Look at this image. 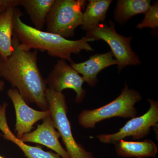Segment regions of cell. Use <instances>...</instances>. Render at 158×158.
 Segmentation results:
<instances>
[{"instance_id":"20","label":"cell","mask_w":158,"mask_h":158,"mask_svg":"<svg viewBox=\"0 0 158 158\" xmlns=\"http://www.w3.org/2000/svg\"><path fill=\"white\" fill-rule=\"evenodd\" d=\"M5 88V84L4 82L2 80H0V91H2ZM2 105H0V110L2 108Z\"/></svg>"},{"instance_id":"4","label":"cell","mask_w":158,"mask_h":158,"mask_svg":"<svg viewBox=\"0 0 158 158\" xmlns=\"http://www.w3.org/2000/svg\"><path fill=\"white\" fill-rule=\"evenodd\" d=\"M45 96L54 127L62 138L70 158H94L92 153L86 150L74 138L67 116L68 106L65 95L62 92L47 88Z\"/></svg>"},{"instance_id":"3","label":"cell","mask_w":158,"mask_h":158,"mask_svg":"<svg viewBox=\"0 0 158 158\" xmlns=\"http://www.w3.org/2000/svg\"><path fill=\"white\" fill-rule=\"evenodd\" d=\"M141 99L140 93L125 84L120 95L113 101L101 107L82 111L78 117L79 123L85 128L94 129L97 123L112 117L134 118L137 113L135 105Z\"/></svg>"},{"instance_id":"17","label":"cell","mask_w":158,"mask_h":158,"mask_svg":"<svg viewBox=\"0 0 158 158\" xmlns=\"http://www.w3.org/2000/svg\"><path fill=\"white\" fill-rule=\"evenodd\" d=\"M150 0H118L114 11V18L120 24L124 23L133 16L145 14L151 7Z\"/></svg>"},{"instance_id":"19","label":"cell","mask_w":158,"mask_h":158,"mask_svg":"<svg viewBox=\"0 0 158 158\" xmlns=\"http://www.w3.org/2000/svg\"><path fill=\"white\" fill-rule=\"evenodd\" d=\"M19 6V0H0V13L10 6Z\"/></svg>"},{"instance_id":"12","label":"cell","mask_w":158,"mask_h":158,"mask_svg":"<svg viewBox=\"0 0 158 158\" xmlns=\"http://www.w3.org/2000/svg\"><path fill=\"white\" fill-rule=\"evenodd\" d=\"M8 106L4 103L0 110V131L4 139L13 142L20 148L27 158H61L56 153L44 150L39 146L29 145L23 142L15 135L10 130L6 116V110Z\"/></svg>"},{"instance_id":"2","label":"cell","mask_w":158,"mask_h":158,"mask_svg":"<svg viewBox=\"0 0 158 158\" xmlns=\"http://www.w3.org/2000/svg\"><path fill=\"white\" fill-rule=\"evenodd\" d=\"M16 9L13 20V35L22 49L39 50L46 52L51 56L66 60L71 63L73 62L72 54L80 53L82 50H94L88 43L94 41L91 38L86 36L78 40H69L58 34L37 30L23 22L21 19L22 14Z\"/></svg>"},{"instance_id":"8","label":"cell","mask_w":158,"mask_h":158,"mask_svg":"<svg viewBox=\"0 0 158 158\" xmlns=\"http://www.w3.org/2000/svg\"><path fill=\"white\" fill-rule=\"evenodd\" d=\"M45 80L47 88L57 92H62L66 89L73 90L76 93L75 100L77 104L81 103L85 98L86 91L83 88L85 79L64 59L58 60Z\"/></svg>"},{"instance_id":"6","label":"cell","mask_w":158,"mask_h":158,"mask_svg":"<svg viewBox=\"0 0 158 158\" xmlns=\"http://www.w3.org/2000/svg\"><path fill=\"white\" fill-rule=\"evenodd\" d=\"M110 26L101 23L87 31L86 37L94 40H102L107 43L117 62L118 73L128 65L141 63L139 57L132 49L131 42L132 37H125L117 33L115 24L110 21Z\"/></svg>"},{"instance_id":"18","label":"cell","mask_w":158,"mask_h":158,"mask_svg":"<svg viewBox=\"0 0 158 158\" xmlns=\"http://www.w3.org/2000/svg\"><path fill=\"white\" fill-rule=\"evenodd\" d=\"M158 27V2H156L145 13L144 19L137 26V28H151L156 29Z\"/></svg>"},{"instance_id":"16","label":"cell","mask_w":158,"mask_h":158,"mask_svg":"<svg viewBox=\"0 0 158 158\" xmlns=\"http://www.w3.org/2000/svg\"><path fill=\"white\" fill-rule=\"evenodd\" d=\"M110 0H90L83 12L82 28L87 31L105 21Z\"/></svg>"},{"instance_id":"14","label":"cell","mask_w":158,"mask_h":158,"mask_svg":"<svg viewBox=\"0 0 158 158\" xmlns=\"http://www.w3.org/2000/svg\"><path fill=\"white\" fill-rule=\"evenodd\" d=\"M16 6H10L0 13V58L6 59L13 50L12 35Z\"/></svg>"},{"instance_id":"5","label":"cell","mask_w":158,"mask_h":158,"mask_svg":"<svg viewBox=\"0 0 158 158\" xmlns=\"http://www.w3.org/2000/svg\"><path fill=\"white\" fill-rule=\"evenodd\" d=\"M86 1L55 0L46 20V31L65 38L73 37L83 24L82 9Z\"/></svg>"},{"instance_id":"10","label":"cell","mask_w":158,"mask_h":158,"mask_svg":"<svg viewBox=\"0 0 158 158\" xmlns=\"http://www.w3.org/2000/svg\"><path fill=\"white\" fill-rule=\"evenodd\" d=\"M59 133L54 127L50 115L43 119L36 129L27 133L20 139L23 142L37 143L52 150L61 158H70L66 150L61 145Z\"/></svg>"},{"instance_id":"13","label":"cell","mask_w":158,"mask_h":158,"mask_svg":"<svg viewBox=\"0 0 158 158\" xmlns=\"http://www.w3.org/2000/svg\"><path fill=\"white\" fill-rule=\"evenodd\" d=\"M116 153L124 158L155 157L158 152L156 144L152 141H127L121 140L115 144Z\"/></svg>"},{"instance_id":"21","label":"cell","mask_w":158,"mask_h":158,"mask_svg":"<svg viewBox=\"0 0 158 158\" xmlns=\"http://www.w3.org/2000/svg\"><path fill=\"white\" fill-rule=\"evenodd\" d=\"M0 158H5L4 157L2 156H0Z\"/></svg>"},{"instance_id":"15","label":"cell","mask_w":158,"mask_h":158,"mask_svg":"<svg viewBox=\"0 0 158 158\" xmlns=\"http://www.w3.org/2000/svg\"><path fill=\"white\" fill-rule=\"evenodd\" d=\"M54 2L55 0H19V6L24 8L34 27L42 31Z\"/></svg>"},{"instance_id":"11","label":"cell","mask_w":158,"mask_h":158,"mask_svg":"<svg viewBox=\"0 0 158 158\" xmlns=\"http://www.w3.org/2000/svg\"><path fill=\"white\" fill-rule=\"evenodd\" d=\"M113 57L111 52L97 54L91 56L87 61L79 63L73 62L71 65L78 73L83 75L89 86L94 87L98 82L97 76L102 70L111 65H117Z\"/></svg>"},{"instance_id":"1","label":"cell","mask_w":158,"mask_h":158,"mask_svg":"<svg viewBox=\"0 0 158 158\" xmlns=\"http://www.w3.org/2000/svg\"><path fill=\"white\" fill-rule=\"evenodd\" d=\"M13 50L7 59L0 58V77L17 89L27 104L34 103L42 111L48 110L46 99L47 86L37 65L36 51H26L20 48L13 35Z\"/></svg>"},{"instance_id":"7","label":"cell","mask_w":158,"mask_h":158,"mask_svg":"<svg viewBox=\"0 0 158 158\" xmlns=\"http://www.w3.org/2000/svg\"><path fill=\"white\" fill-rule=\"evenodd\" d=\"M147 101L150 106L146 113L131 118L117 132L101 134L96 138L102 143L115 144L127 137H131L133 140H138L146 137L152 128L158 127V102L150 99Z\"/></svg>"},{"instance_id":"9","label":"cell","mask_w":158,"mask_h":158,"mask_svg":"<svg viewBox=\"0 0 158 158\" xmlns=\"http://www.w3.org/2000/svg\"><path fill=\"white\" fill-rule=\"evenodd\" d=\"M7 94L15 110V131L16 137L18 139H21L24 135L31 132L34 124L37 122L50 115L49 110L38 111L29 106L15 88H10L7 91Z\"/></svg>"}]
</instances>
